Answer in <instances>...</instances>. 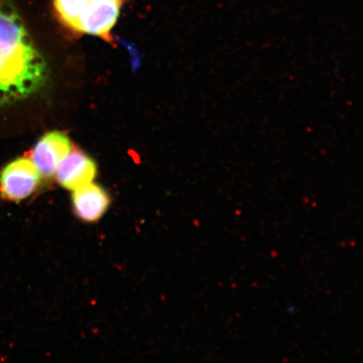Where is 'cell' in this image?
I'll return each mask as SVG.
<instances>
[{
  "mask_svg": "<svg viewBox=\"0 0 363 363\" xmlns=\"http://www.w3.org/2000/svg\"><path fill=\"white\" fill-rule=\"evenodd\" d=\"M47 62L12 4L0 0V106L28 98L48 80Z\"/></svg>",
  "mask_w": 363,
  "mask_h": 363,
  "instance_id": "6da1fadb",
  "label": "cell"
},
{
  "mask_svg": "<svg viewBox=\"0 0 363 363\" xmlns=\"http://www.w3.org/2000/svg\"><path fill=\"white\" fill-rule=\"evenodd\" d=\"M71 148L70 140L66 134L51 131L36 143L30 159L40 176L52 178L56 174L59 163L69 153Z\"/></svg>",
  "mask_w": 363,
  "mask_h": 363,
  "instance_id": "277c9868",
  "label": "cell"
},
{
  "mask_svg": "<svg viewBox=\"0 0 363 363\" xmlns=\"http://www.w3.org/2000/svg\"><path fill=\"white\" fill-rule=\"evenodd\" d=\"M110 202V197L106 190L92 183L74 190L72 195L75 214L85 222H94L101 219L108 210Z\"/></svg>",
  "mask_w": 363,
  "mask_h": 363,
  "instance_id": "8992f818",
  "label": "cell"
},
{
  "mask_svg": "<svg viewBox=\"0 0 363 363\" xmlns=\"http://www.w3.org/2000/svg\"><path fill=\"white\" fill-rule=\"evenodd\" d=\"M40 177L30 157L17 158L0 172V194L9 201H21L38 189Z\"/></svg>",
  "mask_w": 363,
  "mask_h": 363,
  "instance_id": "7a4b0ae2",
  "label": "cell"
},
{
  "mask_svg": "<svg viewBox=\"0 0 363 363\" xmlns=\"http://www.w3.org/2000/svg\"><path fill=\"white\" fill-rule=\"evenodd\" d=\"M97 167L92 158L78 148L72 147L62 159L56 171V178L63 188L72 190L92 183Z\"/></svg>",
  "mask_w": 363,
  "mask_h": 363,
  "instance_id": "5b68a950",
  "label": "cell"
},
{
  "mask_svg": "<svg viewBox=\"0 0 363 363\" xmlns=\"http://www.w3.org/2000/svg\"><path fill=\"white\" fill-rule=\"evenodd\" d=\"M89 0H53L58 19L72 30L80 13Z\"/></svg>",
  "mask_w": 363,
  "mask_h": 363,
  "instance_id": "52a82bcc",
  "label": "cell"
},
{
  "mask_svg": "<svg viewBox=\"0 0 363 363\" xmlns=\"http://www.w3.org/2000/svg\"><path fill=\"white\" fill-rule=\"evenodd\" d=\"M125 0H89L72 30L99 36L111 42V31L119 18Z\"/></svg>",
  "mask_w": 363,
  "mask_h": 363,
  "instance_id": "3957f363",
  "label": "cell"
}]
</instances>
